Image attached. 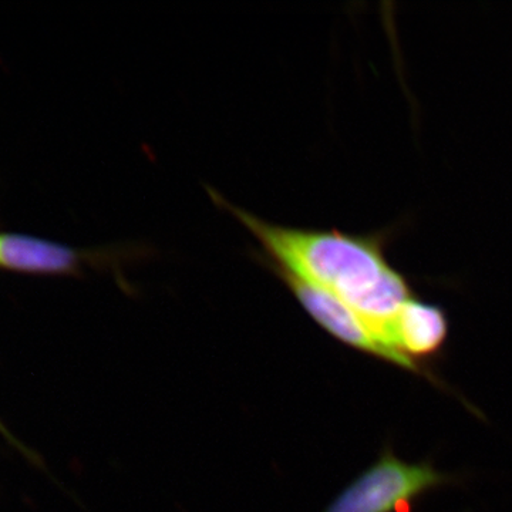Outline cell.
Returning a JSON list of instances; mask_svg holds the SVG:
<instances>
[{"label": "cell", "instance_id": "obj_3", "mask_svg": "<svg viewBox=\"0 0 512 512\" xmlns=\"http://www.w3.org/2000/svg\"><path fill=\"white\" fill-rule=\"evenodd\" d=\"M454 477L427 461L406 463L384 447L379 458L352 481L322 512H403Z\"/></svg>", "mask_w": 512, "mask_h": 512}, {"label": "cell", "instance_id": "obj_1", "mask_svg": "<svg viewBox=\"0 0 512 512\" xmlns=\"http://www.w3.org/2000/svg\"><path fill=\"white\" fill-rule=\"evenodd\" d=\"M207 191L218 207L254 235L264 251L259 255L335 295L362 318L384 348L419 365L394 352L390 345L394 319L414 296L404 276L387 261L382 238L338 229L285 227L261 220L210 187Z\"/></svg>", "mask_w": 512, "mask_h": 512}, {"label": "cell", "instance_id": "obj_2", "mask_svg": "<svg viewBox=\"0 0 512 512\" xmlns=\"http://www.w3.org/2000/svg\"><path fill=\"white\" fill-rule=\"evenodd\" d=\"M147 248H77L55 239L28 232L0 229V271L30 276L80 278L87 272H114L123 275V266L144 259Z\"/></svg>", "mask_w": 512, "mask_h": 512}, {"label": "cell", "instance_id": "obj_5", "mask_svg": "<svg viewBox=\"0 0 512 512\" xmlns=\"http://www.w3.org/2000/svg\"><path fill=\"white\" fill-rule=\"evenodd\" d=\"M448 320L439 306L412 298L394 319L390 345L413 362L439 353L446 343Z\"/></svg>", "mask_w": 512, "mask_h": 512}, {"label": "cell", "instance_id": "obj_4", "mask_svg": "<svg viewBox=\"0 0 512 512\" xmlns=\"http://www.w3.org/2000/svg\"><path fill=\"white\" fill-rule=\"evenodd\" d=\"M256 259L288 286L289 291L298 299L302 308L309 313V316L318 323L320 328L329 332L333 338L340 340L350 348L375 356L377 359L386 360L400 369L424 375L420 366L412 365L384 348L382 342L376 338L375 333L363 322L362 318L335 295L319 286L303 281L298 276L289 274L288 271L275 265L274 262L268 261L264 256L256 255Z\"/></svg>", "mask_w": 512, "mask_h": 512}]
</instances>
